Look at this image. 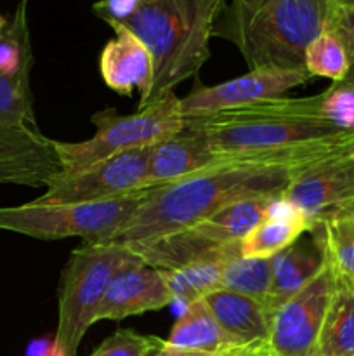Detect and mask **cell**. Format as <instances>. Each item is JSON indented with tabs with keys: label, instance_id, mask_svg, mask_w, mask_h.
I'll use <instances>...</instances> for the list:
<instances>
[{
	"label": "cell",
	"instance_id": "cell-1",
	"mask_svg": "<svg viewBox=\"0 0 354 356\" xmlns=\"http://www.w3.org/2000/svg\"><path fill=\"white\" fill-rule=\"evenodd\" d=\"M301 167L233 162L208 172L153 188L132 218L108 243H132L180 232L228 205L250 198L280 197Z\"/></svg>",
	"mask_w": 354,
	"mask_h": 356
},
{
	"label": "cell",
	"instance_id": "cell-2",
	"mask_svg": "<svg viewBox=\"0 0 354 356\" xmlns=\"http://www.w3.org/2000/svg\"><path fill=\"white\" fill-rule=\"evenodd\" d=\"M323 103L325 92L307 97L278 96L235 110L184 118V129L200 132L226 165L233 160L288 165L271 153L347 132L325 117Z\"/></svg>",
	"mask_w": 354,
	"mask_h": 356
},
{
	"label": "cell",
	"instance_id": "cell-3",
	"mask_svg": "<svg viewBox=\"0 0 354 356\" xmlns=\"http://www.w3.org/2000/svg\"><path fill=\"white\" fill-rule=\"evenodd\" d=\"M328 0H229L214 37L236 45L250 72L305 70L307 45L328 26Z\"/></svg>",
	"mask_w": 354,
	"mask_h": 356
},
{
	"label": "cell",
	"instance_id": "cell-4",
	"mask_svg": "<svg viewBox=\"0 0 354 356\" xmlns=\"http://www.w3.org/2000/svg\"><path fill=\"white\" fill-rule=\"evenodd\" d=\"M226 0H141L132 17L120 23L148 47L155 75L139 108L163 99L200 72L210 56V38ZM113 26V24H110Z\"/></svg>",
	"mask_w": 354,
	"mask_h": 356
},
{
	"label": "cell",
	"instance_id": "cell-5",
	"mask_svg": "<svg viewBox=\"0 0 354 356\" xmlns=\"http://www.w3.org/2000/svg\"><path fill=\"white\" fill-rule=\"evenodd\" d=\"M139 259L121 243L85 242L73 250L59 285V313L56 341L66 356H76L111 280L121 268Z\"/></svg>",
	"mask_w": 354,
	"mask_h": 356
},
{
	"label": "cell",
	"instance_id": "cell-6",
	"mask_svg": "<svg viewBox=\"0 0 354 356\" xmlns=\"http://www.w3.org/2000/svg\"><path fill=\"white\" fill-rule=\"evenodd\" d=\"M179 99L172 92L132 115H118L111 108L97 111L92 117L97 127L92 138L78 143L54 139L61 174H73L128 149L155 146L183 132L184 117Z\"/></svg>",
	"mask_w": 354,
	"mask_h": 356
},
{
	"label": "cell",
	"instance_id": "cell-7",
	"mask_svg": "<svg viewBox=\"0 0 354 356\" xmlns=\"http://www.w3.org/2000/svg\"><path fill=\"white\" fill-rule=\"evenodd\" d=\"M151 190L85 204H40L33 200L16 207H0V229L37 240L106 242L132 218Z\"/></svg>",
	"mask_w": 354,
	"mask_h": 356
},
{
	"label": "cell",
	"instance_id": "cell-8",
	"mask_svg": "<svg viewBox=\"0 0 354 356\" xmlns=\"http://www.w3.org/2000/svg\"><path fill=\"white\" fill-rule=\"evenodd\" d=\"M155 146L128 149L73 174L59 172L37 198L40 204H85L155 188L149 183Z\"/></svg>",
	"mask_w": 354,
	"mask_h": 356
},
{
	"label": "cell",
	"instance_id": "cell-9",
	"mask_svg": "<svg viewBox=\"0 0 354 356\" xmlns=\"http://www.w3.org/2000/svg\"><path fill=\"white\" fill-rule=\"evenodd\" d=\"M333 291L335 275L323 257L318 273L271 315L269 346L274 356H318L319 334Z\"/></svg>",
	"mask_w": 354,
	"mask_h": 356
},
{
	"label": "cell",
	"instance_id": "cell-10",
	"mask_svg": "<svg viewBox=\"0 0 354 356\" xmlns=\"http://www.w3.org/2000/svg\"><path fill=\"white\" fill-rule=\"evenodd\" d=\"M280 197L302 212L312 229L328 216L353 207L354 145L302 170Z\"/></svg>",
	"mask_w": 354,
	"mask_h": 356
},
{
	"label": "cell",
	"instance_id": "cell-11",
	"mask_svg": "<svg viewBox=\"0 0 354 356\" xmlns=\"http://www.w3.org/2000/svg\"><path fill=\"white\" fill-rule=\"evenodd\" d=\"M311 79L307 70H248L245 75L217 86L198 87L186 97H180V113L184 118H193L235 110L257 101L283 96L290 89L304 86Z\"/></svg>",
	"mask_w": 354,
	"mask_h": 356
},
{
	"label": "cell",
	"instance_id": "cell-12",
	"mask_svg": "<svg viewBox=\"0 0 354 356\" xmlns=\"http://www.w3.org/2000/svg\"><path fill=\"white\" fill-rule=\"evenodd\" d=\"M59 172L54 139L30 125H0V184L47 188Z\"/></svg>",
	"mask_w": 354,
	"mask_h": 356
},
{
	"label": "cell",
	"instance_id": "cell-13",
	"mask_svg": "<svg viewBox=\"0 0 354 356\" xmlns=\"http://www.w3.org/2000/svg\"><path fill=\"white\" fill-rule=\"evenodd\" d=\"M172 301L162 271L137 261L115 275L97 309L96 322H120L128 316L162 309Z\"/></svg>",
	"mask_w": 354,
	"mask_h": 356
},
{
	"label": "cell",
	"instance_id": "cell-14",
	"mask_svg": "<svg viewBox=\"0 0 354 356\" xmlns=\"http://www.w3.org/2000/svg\"><path fill=\"white\" fill-rule=\"evenodd\" d=\"M115 38L104 45L99 68L104 83L121 96L139 90L141 97L149 92L155 75L153 58L148 47L124 26L113 24ZM139 97V99H141Z\"/></svg>",
	"mask_w": 354,
	"mask_h": 356
},
{
	"label": "cell",
	"instance_id": "cell-15",
	"mask_svg": "<svg viewBox=\"0 0 354 356\" xmlns=\"http://www.w3.org/2000/svg\"><path fill=\"white\" fill-rule=\"evenodd\" d=\"M219 167H224V162L207 139L200 132L183 129L179 134L155 145L149 183L151 186H163Z\"/></svg>",
	"mask_w": 354,
	"mask_h": 356
},
{
	"label": "cell",
	"instance_id": "cell-16",
	"mask_svg": "<svg viewBox=\"0 0 354 356\" xmlns=\"http://www.w3.org/2000/svg\"><path fill=\"white\" fill-rule=\"evenodd\" d=\"M200 301L235 343L269 341L271 316L262 302L226 289H215Z\"/></svg>",
	"mask_w": 354,
	"mask_h": 356
},
{
	"label": "cell",
	"instance_id": "cell-17",
	"mask_svg": "<svg viewBox=\"0 0 354 356\" xmlns=\"http://www.w3.org/2000/svg\"><path fill=\"white\" fill-rule=\"evenodd\" d=\"M311 222L287 200H271L267 216L239 240V256L271 259L297 242L304 233H311Z\"/></svg>",
	"mask_w": 354,
	"mask_h": 356
},
{
	"label": "cell",
	"instance_id": "cell-18",
	"mask_svg": "<svg viewBox=\"0 0 354 356\" xmlns=\"http://www.w3.org/2000/svg\"><path fill=\"white\" fill-rule=\"evenodd\" d=\"M231 343L235 341L212 318L203 302L194 301L180 313L156 356H207Z\"/></svg>",
	"mask_w": 354,
	"mask_h": 356
},
{
	"label": "cell",
	"instance_id": "cell-19",
	"mask_svg": "<svg viewBox=\"0 0 354 356\" xmlns=\"http://www.w3.org/2000/svg\"><path fill=\"white\" fill-rule=\"evenodd\" d=\"M271 261H273V294L266 306L269 316L318 273L323 264V252L314 238L312 242H301L298 238L283 252L271 257Z\"/></svg>",
	"mask_w": 354,
	"mask_h": 356
},
{
	"label": "cell",
	"instance_id": "cell-20",
	"mask_svg": "<svg viewBox=\"0 0 354 356\" xmlns=\"http://www.w3.org/2000/svg\"><path fill=\"white\" fill-rule=\"evenodd\" d=\"M335 280L354 287V205L323 219L311 232Z\"/></svg>",
	"mask_w": 354,
	"mask_h": 356
},
{
	"label": "cell",
	"instance_id": "cell-21",
	"mask_svg": "<svg viewBox=\"0 0 354 356\" xmlns=\"http://www.w3.org/2000/svg\"><path fill=\"white\" fill-rule=\"evenodd\" d=\"M354 355V287L335 280L319 334L318 356Z\"/></svg>",
	"mask_w": 354,
	"mask_h": 356
},
{
	"label": "cell",
	"instance_id": "cell-22",
	"mask_svg": "<svg viewBox=\"0 0 354 356\" xmlns=\"http://www.w3.org/2000/svg\"><path fill=\"white\" fill-rule=\"evenodd\" d=\"M236 256H221L212 259L198 261L186 264L177 270L162 271V277L172 294V302H179L186 308L194 301H200L208 292L215 291L221 285L222 270L229 259Z\"/></svg>",
	"mask_w": 354,
	"mask_h": 356
},
{
	"label": "cell",
	"instance_id": "cell-23",
	"mask_svg": "<svg viewBox=\"0 0 354 356\" xmlns=\"http://www.w3.org/2000/svg\"><path fill=\"white\" fill-rule=\"evenodd\" d=\"M219 289L255 299L266 308L273 294V261L264 257H233L224 264Z\"/></svg>",
	"mask_w": 354,
	"mask_h": 356
},
{
	"label": "cell",
	"instance_id": "cell-24",
	"mask_svg": "<svg viewBox=\"0 0 354 356\" xmlns=\"http://www.w3.org/2000/svg\"><path fill=\"white\" fill-rule=\"evenodd\" d=\"M31 66L33 51L28 28V0H21L12 21L0 35V73L19 75L23 72H31Z\"/></svg>",
	"mask_w": 354,
	"mask_h": 356
},
{
	"label": "cell",
	"instance_id": "cell-25",
	"mask_svg": "<svg viewBox=\"0 0 354 356\" xmlns=\"http://www.w3.org/2000/svg\"><path fill=\"white\" fill-rule=\"evenodd\" d=\"M304 66L311 76H323L340 83L349 72L346 47L333 31L325 30L305 49Z\"/></svg>",
	"mask_w": 354,
	"mask_h": 356
},
{
	"label": "cell",
	"instance_id": "cell-26",
	"mask_svg": "<svg viewBox=\"0 0 354 356\" xmlns=\"http://www.w3.org/2000/svg\"><path fill=\"white\" fill-rule=\"evenodd\" d=\"M30 73H0V125H30L38 129L33 110Z\"/></svg>",
	"mask_w": 354,
	"mask_h": 356
},
{
	"label": "cell",
	"instance_id": "cell-27",
	"mask_svg": "<svg viewBox=\"0 0 354 356\" xmlns=\"http://www.w3.org/2000/svg\"><path fill=\"white\" fill-rule=\"evenodd\" d=\"M163 344L165 341L156 336H144L134 330H117L89 356H156Z\"/></svg>",
	"mask_w": 354,
	"mask_h": 356
},
{
	"label": "cell",
	"instance_id": "cell-28",
	"mask_svg": "<svg viewBox=\"0 0 354 356\" xmlns=\"http://www.w3.org/2000/svg\"><path fill=\"white\" fill-rule=\"evenodd\" d=\"M326 30L333 31L340 38V42L346 47L347 59H349V72H347L346 79L340 83H333V86L354 90V7L332 6Z\"/></svg>",
	"mask_w": 354,
	"mask_h": 356
},
{
	"label": "cell",
	"instance_id": "cell-29",
	"mask_svg": "<svg viewBox=\"0 0 354 356\" xmlns=\"http://www.w3.org/2000/svg\"><path fill=\"white\" fill-rule=\"evenodd\" d=\"M323 113L335 127L354 131V90L333 86L325 90Z\"/></svg>",
	"mask_w": 354,
	"mask_h": 356
},
{
	"label": "cell",
	"instance_id": "cell-30",
	"mask_svg": "<svg viewBox=\"0 0 354 356\" xmlns=\"http://www.w3.org/2000/svg\"><path fill=\"white\" fill-rule=\"evenodd\" d=\"M141 0H99L92 6L94 14L108 24H120L135 14Z\"/></svg>",
	"mask_w": 354,
	"mask_h": 356
},
{
	"label": "cell",
	"instance_id": "cell-31",
	"mask_svg": "<svg viewBox=\"0 0 354 356\" xmlns=\"http://www.w3.org/2000/svg\"><path fill=\"white\" fill-rule=\"evenodd\" d=\"M207 356H274L269 346V341H259V343H231L222 350Z\"/></svg>",
	"mask_w": 354,
	"mask_h": 356
},
{
	"label": "cell",
	"instance_id": "cell-32",
	"mask_svg": "<svg viewBox=\"0 0 354 356\" xmlns=\"http://www.w3.org/2000/svg\"><path fill=\"white\" fill-rule=\"evenodd\" d=\"M24 356H66L61 350L56 336H44L30 341L24 351Z\"/></svg>",
	"mask_w": 354,
	"mask_h": 356
},
{
	"label": "cell",
	"instance_id": "cell-33",
	"mask_svg": "<svg viewBox=\"0 0 354 356\" xmlns=\"http://www.w3.org/2000/svg\"><path fill=\"white\" fill-rule=\"evenodd\" d=\"M335 7H354V0H328Z\"/></svg>",
	"mask_w": 354,
	"mask_h": 356
},
{
	"label": "cell",
	"instance_id": "cell-34",
	"mask_svg": "<svg viewBox=\"0 0 354 356\" xmlns=\"http://www.w3.org/2000/svg\"><path fill=\"white\" fill-rule=\"evenodd\" d=\"M7 24H9V23H7V19L2 16V14H0V35L3 33V30L7 28Z\"/></svg>",
	"mask_w": 354,
	"mask_h": 356
},
{
	"label": "cell",
	"instance_id": "cell-35",
	"mask_svg": "<svg viewBox=\"0 0 354 356\" xmlns=\"http://www.w3.org/2000/svg\"><path fill=\"white\" fill-rule=\"evenodd\" d=\"M351 356H354V355H351Z\"/></svg>",
	"mask_w": 354,
	"mask_h": 356
}]
</instances>
